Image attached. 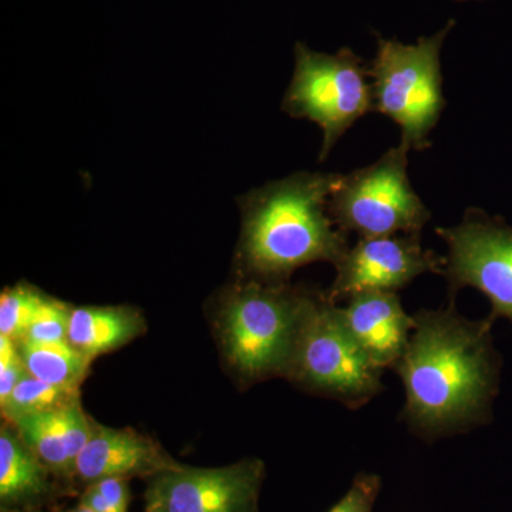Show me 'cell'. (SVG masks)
<instances>
[{
    "instance_id": "cell-18",
    "label": "cell",
    "mask_w": 512,
    "mask_h": 512,
    "mask_svg": "<svg viewBox=\"0 0 512 512\" xmlns=\"http://www.w3.org/2000/svg\"><path fill=\"white\" fill-rule=\"evenodd\" d=\"M46 293L29 284L6 288L0 295V335L16 343L25 338Z\"/></svg>"
},
{
    "instance_id": "cell-14",
    "label": "cell",
    "mask_w": 512,
    "mask_h": 512,
    "mask_svg": "<svg viewBox=\"0 0 512 512\" xmlns=\"http://www.w3.org/2000/svg\"><path fill=\"white\" fill-rule=\"evenodd\" d=\"M70 491L40 461L12 423L0 427V510H42Z\"/></svg>"
},
{
    "instance_id": "cell-22",
    "label": "cell",
    "mask_w": 512,
    "mask_h": 512,
    "mask_svg": "<svg viewBox=\"0 0 512 512\" xmlns=\"http://www.w3.org/2000/svg\"><path fill=\"white\" fill-rule=\"evenodd\" d=\"M92 485L106 498L111 511L128 512V505H130L131 500L128 480H123V478H106V480H101L99 483Z\"/></svg>"
},
{
    "instance_id": "cell-12",
    "label": "cell",
    "mask_w": 512,
    "mask_h": 512,
    "mask_svg": "<svg viewBox=\"0 0 512 512\" xmlns=\"http://www.w3.org/2000/svg\"><path fill=\"white\" fill-rule=\"evenodd\" d=\"M93 419L84 412L80 397L59 409L13 421L20 439L40 458L64 487L72 490L74 467L89 443Z\"/></svg>"
},
{
    "instance_id": "cell-19",
    "label": "cell",
    "mask_w": 512,
    "mask_h": 512,
    "mask_svg": "<svg viewBox=\"0 0 512 512\" xmlns=\"http://www.w3.org/2000/svg\"><path fill=\"white\" fill-rule=\"evenodd\" d=\"M70 312H72V306L46 295L45 301L22 340L36 343L67 342Z\"/></svg>"
},
{
    "instance_id": "cell-17",
    "label": "cell",
    "mask_w": 512,
    "mask_h": 512,
    "mask_svg": "<svg viewBox=\"0 0 512 512\" xmlns=\"http://www.w3.org/2000/svg\"><path fill=\"white\" fill-rule=\"evenodd\" d=\"M77 397H80L79 390L64 389L55 384L45 383L26 373L16 384L12 393L0 402V409H2L3 420L13 423L29 414L59 409L64 404L73 402Z\"/></svg>"
},
{
    "instance_id": "cell-21",
    "label": "cell",
    "mask_w": 512,
    "mask_h": 512,
    "mask_svg": "<svg viewBox=\"0 0 512 512\" xmlns=\"http://www.w3.org/2000/svg\"><path fill=\"white\" fill-rule=\"evenodd\" d=\"M26 373L18 343L0 335V402L12 393Z\"/></svg>"
},
{
    "instance_id": "cell-25",
    "label": "cell",
    "mask_w": 512,
    "mask_h": 512,
    "mask_svg": "<svg viewBox=\"0 0 512 512\" xmlns=\"http://www.w3.org/2000/svg\"><path fill=\"white\" fill-rule=\"evenodd\" d=\"M63 512H73V510H67V511H63Z\"/></svg>"
},
{
    "instance_id": "cell-6",
    "label": "cell",
    "mask_w": 512,
    "mask_h": 512,
    "mask_svg": "<svg viewBox=\"0 0 512 512\" xmlns=\"http://www.w3.org/2000/svg\"><path fill=\"white\" fill-rule=\"evenodd\" d=\"M369 67L350 49L335 55L295 46V70L281 109L293 119L322 128L319 161H325L343 134L369 111H375Z\"/></svg>"
},
{
    "instance_id": "cell-10",
    "label": "cell",
    "mask_w": 512,
    "mask_h": 512,
    "mask_svg": "<svg viewBox=\"0 0 512 512\" xmlns=\"http://www.w3.org/2000/svg\"><path fill=\"white\" fill-rule=\"evenodd\" d=\"M421 235L360 238L335 265L326 289L330 301H346L360 292H397L423 274L443 275L446 258L421 245Z\"/></svg>"
},
{
    "instance_id": "cell-5",
    "label": "cell",
    "mask_w": 512,
    "mask_h": 512,
    "mask_svg": "<svg viewBox=\"0 0 512 512\" xmlns=\"http://www.w3.org/2000/svg\"><path fill=\"white\" fill-rule=\"evenodd\" d=\"M383 373L350 332L338 303L320 291L303 323L286 379L359 410L383 392Z\"/></svg>"
},
{
    "instance_id": "cell-23",
    "label": "cell",
    "mask_w": 512,
    "mask_h": 512,
    "mask_svg": "<svg viewBox=\"0 0 512 512\" xmlns=\"http://www.w3.org/2000/svg\"><path fill=\"white\" fill-rule=\"evenodd\" d=\"M79 503L87 505L94 512H113L110 505L107 504L106 498L101 495L94 485L84 488L82 495H80Z\"/></svg>"
},
{
    "instance_id": "cell-4",
    "label": "cell",
    "mask_w": 512,
    "mask_h": 512,
    "mask_svg": "<svg viewBox=\"0 0 512 512\" xmlns=\"http://www.w3.org/2000/svg\"><path fill=\"white\" fill-rule=\"evenodd\" d=\"M454 20L414 45L379 37L369 66L375 111L399 124L400 144L409 150L430 148V134L446 107L441 74V49Z\"/></svg>"
},
{
    "instance_id": "cell-3",
    "label": "cell",
    "mask_w": 512,
    "mask_h": 512,
    "mask_svg": "<svg viewBox=\"0 0 512 512\" xmlns=\"http://www.w3.org/2000/svg\"><path fill=\"white\" fill-rule=\"evenodd\" d=\"M320 291L239 278L221 293L215 332L242 383L286 377L306 316Z\"/></svg>"
},
{
    "instance_id": "cell-7",
    "label": "cell",
    "mask_w": 512,
    "mask_h": 512,
    "mask_svg": "<svg viewBox=\"0 0 512 512\" xmlns=\"http://www.w3.org/2000/svg\"><path fill=\"white\" fill-rule=\"evenodd\" d=\"M409 148H390L376 163L339 174L329 198L330 217L346 234L360 238L421 235L431 212L407 175Z\"/></svg>"
},
{
    "instance_id": "cell-24",
    "label": "cell",
    "mask_w": 512,
    "mask_h": 512,
    "mask_svg": "<svg viewBox=\"0 0 512 512\" xmlns=\"http://www.w3.org/2000/svg\"><path fill=\"white\" fill-rule=\"evenodd\" d=\"M2 512H45L43 510L2 511Z\"/></svg>"
},
{
    "instance_id": "cell-2",
    "label": "cell",
    "mask_w": 512,
    "mask_h": 512,
    "mask_svg": "<svg viewBox=\"0 0 512 512\" xmlns=\"http://www.w3.org/2000/svg\"><path fill=\"white\" fill-rule=\"evenodd\" d=\"M338 178L339 174L301 171L238 198L239 278L285 284L301 266L338 264L350 248L348 234L329 212Z\"/></svg>"
},
{
    "instance_id": "cell-13",
    "label": "cell",
    "mask_w": 512,
    "mask_h": 512,
    "mask_svg": "<svg viewBox=\"0 0 512 512\" xmlns=\"http://www.w3.org/2000/svg\"><path fill=\"white\" fill-rule=\"evenodd\" d=\"M343 318L370 359L383 370L399 362L414 329L397 292H360L346 299Z\"/></svg>"
},
{
    "instance_id": "cell-15",
    "label": "cell",
    "mask_w": 512,
    "mask_h": 512,
    "mask_svg": "<svg viewBox=\"0 0 512 512\" xmlns=\"http://www.w3.org/2000/svg\"><path fill=\"white\" fill-rule=\"evenodd\" d=\"M146 328L143 315L131 306H72L67 342L94 360L137 339Z\"/></svg>"
},
{
    "instance_id": "cell-16",
    "label": "cell",
    "mask_w": 512,
    "mask_h": 512,
    "mask_svg": "<svg viewBox=\"0 0 512 512\" xmlns=\"http://www.w3.org/2000/svg\"><path fill=\"white\" fill-rule=\"evenodd\" d=\"M18 348L30 376L64 389L79 390L93 362L69 342L36 343L22 340L18 342Z\"/></svg>"
},
{
    "instance_id": "cell-11",
    "label": "cell",
    "mask_w": 512,
    "mask_h": 512,
    "mask_svg": "<svg viewBox=\"0 0 512 512\" xmlns=\"http://www.w3.org/2000/svg\"><path fill=\"white\" fill-rule=\"evenodd\" d=\"M156 440L133 429L93 421L92 437L74 467V484L84 488L106 478H151L180 466Z\"/></svg>"
},
{
    "instance_id": "cell-8",
    "label": "cell",
    "mask_w": 512,
    "mask_h": 512,
    "mask_svg": "<svg viewBox=\"0 0 512 512\" xmlns=\"http://www.w3.org/2000/svg\"><path fill=\"white\" fill-rule=\"evenodd\" d=\"M447 245L443 276L448 298L474 288L491 303L488 318L512 323V228L500 218L470 208L460 224L436 228Z\"/></svg>"
},
{
    "instance_id": "cell-9",
    "label": "cell",
    "mask_w": 512,
    "mask_h": 512,
    "mask_svg": "<svg viewBox=\"0 0 512 512\" xmlns=\"http://www.w3.org/2000/svg\"><path fill=\"white\" fill-rule=\"evenodd\" d=\"M265 474L259 458L224 467L180 464L148 478L144 512H259Z\"/></svg>"
},
{
    "instance_id": "cell-1",
    "label": "cell",
    "mask_w": 512,
    "mask_h": 512,
    "mask_svg": "<svg viewBox=\"0 0 512 512\" xmlns=\"http://www.w3.org/2000/svg\"><path fill=\"white\" fill-rule=\"evenodd\" d=\"M413 318L409 345L392 367L406 394L404 423L430 443L490 423L501 373L494 320L464 318L454 301Z\"/></svg>"
},
{
    "instance_id": "cell-20",
    "label": "cell",
    "mask_w": 512,
    "mask_h": 512,
    "mask_svg": "<svg viewBox=\"0 0 512 512\" xmlns=\"http://www.w3.org/2000/svg\"><path fill=\"white\" fill-rule=\"evenodd\" d=\"M382 480L375 474H359L350 485L348 493L328 512H373Z\"/></svg>"
}]
</instances>
